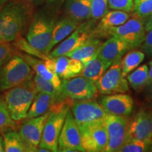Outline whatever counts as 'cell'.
<instances>
[{
	"mask_svg": "<svg viewBox=\"0 0 152 152\" xmlns=\"http://www.w3.org/2000/svg\"><path fill=\"white\" fill-rule=\"evenodd\" d=\"M102 43L103 42L98 38L91 37L80 46L66 54L65 56L80 61L83 64H85L97 56Z\"/></svg>",
	"mask_w": 152,
	"mask_h": 152,
	"instance_id": "cell-21",
	"label": "cell"
},
{
	"mask_svg": "<svg viewBox=\"0 0 152 152\" xmlns=\"http://www.w3.org/2000/svg\"><path fill=\"white\" fill-rule=\"evenodd\" d=\"M34 84H35L37 92H42L47 93L54 96L56 101V103L61 102L63 101L61 99L60 92L53 85L46 80L42 78L37 74H35L33 77Z\"/></svg>",
	"mask_w": 152,
	"mask_h": 152,
	"instance_id": "cell-30",
	"label": "cell"
},
{
	"mask_svg": "<svg viewBox=\"0 0 152 152\" xmlns=\"http://www.w3.org/2000/svg\"><path fill=\"white\" fill-rule=\"evenodd\" d=\"M19 55L27 62V64L31 67L35 74H37L42 78L52 83L60 92L62 83L61 79L58 77L56 73L49 71L45 65V61L26 54H20Z\"/></svg>",
	"mask_w": 152,
	"mask_h": 152,
	"instance_id": "cell-22",
	"label": "cell"
},
{
	"mask_svg": "<svg viewBox=\"0 0 152 152\" xmlns=\"http://www.w3.org/2000/svg\"><path fill=\"white\" fill-rule=\"evenodd\" d=\"M109 35L118 37L132 49L142 45L146 35L143 19L134 15L124 23L109 30Z\"/></svg>",
	"mask_w": 152,
	"mask_h": 152,
	"instance_id": "cell-8",
	"label": "cell"
},
{
	"mask_svg": "<svg viewBox=\"0 0 152 152\" xmlns=\"http://www.w3.org/2000/svg\"><path fill=\"white\" fill-rule=\"evenodd\" d=\"M35 72L19 54H14L0 68V94L33 79Z\"/></svg>",
	"mask_w": 152,
	"mask_h": 152,
	"instance_id": "cell-5",
	"label": "cell"
},
{
	"mask_svg": "<svg viewBox=\"0 0 152 152\" xmlns=\"http://www.w3.org/2000/svg\"><path fill=\"white\" fill-rule=\"evenodd\" d=\"M4 151L6 152H33L37 148L28 144L20 133L16 130H8L3 133Z\"/></svg>",
	"mask_w": 152,
	"mask_h": 152,
	"instance_id": "cell-24",
	"label": "cell"
},
{
	"mask_svg": "<svg viewBox=\"0 0 152 152\" xmlns=\"http://www.w3.org/2000/svg\"><path fill=\"white\" fill-rule=\"evenodd\" d=\"M145 35L144 42L142 44L143 52L148 57H152V28L148 30Z\"/></svg>",
	"mask_w": 152,
	"mask_h": 152,
	"instance_id": "cell-37",
	"label": "cell"
},
{
	"mask_svg": "<svg viewBox=\"0 0 152 152\" xmlns=\"http://www.w3.org/2000/svg\"><path fill=\"white\" fill-rule=\"evenodd\" d=\"M37 93L33 79L6 91L4 99L13 121L16 122L26 118Z\"/></svg>",
	"mask_w": 152,
	"mask_h": 152,
	"instance_id": "cell-3",
	"label": "cell"
},
{
	"mask_svg": "<svg viewBox=\"0 0 152 152\" xmlns=\"http://www.w3.org/2000/svg\"><path fill=\"white\" fill-rule=\"evenodd\" d=\"M29 18V9L23 1H11L0 9V42L14 41L20 36Z\"/></svg>",
	"mask_w": 152,
	"mask_h": 152,
	"instance_id": "cell-2",
	"label": "cell"
},
{
	"mask_svg": "<svg viewBox=\"0 0 152 152\" xmlns=\"http://www.w3.org/2000/svg\"><path fill=\"white\" fill-rule=\"evenodd\" d=\"M80 23L73 19L64 16L58 19L52 32V39L46 49L45 54L49 55V52L54 48L58 43L68 37L73 30H75Z\"/></svg>",
	"mask_w": 152,
	"mask_h": 152,
	"instance_id": "cell-19",
	"label": "cell"
},
{
	"mask_svg": "<svg viewBox=\"0 0 152 152\" xmlns=\"http://www.w3.org/2000/svg\"><path fill=\"white\" fill-rule=\"evenodd\" d=\"M49 111L39 116L25 118L20 127V133L24 140L33 147L37 148L40 142L44 127L48 117Z\"/></svg>",
	"mask_w": 152,
	"mask_h": 152,
	"instance_id": "cell-16",
	"label": "cell"
},
{
	"mask_svg": "<svg viewBox=\"0 0 152 152\" xmlns=\"http://www.w3.org/2000/svg\"><path fill=\"white\" fill-rule=\"evenodd\" d=\"M128 118L108 114L104 118L107 132V145L104 152H117L126 137Z\"/></svg>",
	"mask_w": 152,
	"mask_h": 152,
	"instance_id": "cell-13",
	"label": "cell"
},
{
	"mask_svg": "<svg viewBox=\"0 0 152 152\" xmlns=\"http://www.w3.org/2000/svg\"><path fill=\"white\" fill-rule=\"evenodd\" d=\"M130 49L128 44L118 37L111 36L101 45L97 56L112 64L121 61L123 55Z\"/></svg>",
	"mask_w": 152,
	"mask_h": 152,
	"instance_id": "cell-17",
	"label": "cell"
},
{
	"mask_svg": "<svg viewBox=\"0 0 152 152\" xmlns=\"http://www.w3.org/2000/svg\"><path fill=\"white\" fill-rule=\"evenodd\" d=\"M71 111L79 129L102 124L107 115L100 104L93 99L73 101Z\"/></svg>",
	"mask_w": 152,
	"mask_h": 152,
	"instance_id": "cell-6",
	"label": "cell"
},
{
	"mask_svg": "<svg viewBox=\"0 0 152 152\" xmlns=\"http://www.w3.org/2000/svg\"><path fill=\"white\" fill-rule=\"evenodd\" d=\"M98 90L96 83L83 75L63 80L60 90L61 100H86L96 96Z\"/></svg>",
	"mask_w": 152,
	"mask_h": 152,
	"instance_id": "cell-7",
	"label": "cell"
},
{
	"mask_svg": "<svg viewBox=\"0 0 152 152\" xmlns=\"http://www.w3.org/2000/svg\"><path fill=\"white\" fill-rule=\"evenodd\" d=\"M99 103L106 113L128 118L134 109V101L129 94L117 93L106 94L99 99Z\"/></svg>",
	"mask_w": 152,
	"mask_h": 152,
	"instance_id": "cell-15",
	"label": "cell"
},
{
	"mask_svg": "<svg viewBox=\"0 0 152 152\" xmlns=\"http://www.w3.org/2000/svg\"><path fill=\"white\" fill-rule=\"evenodd\" d=\"M16 126L15 121L11 118L6 104L0 107V129L6 128H14Z\"/></svg>",
	"mask_w": 152,
	"mask_h": 152,
	"instance_id": "cell-36",
	"label": "cell"
},
{
	"mask_svg": "<svg viewBox=\"0 0 152 152\" xmlns=\"http://www.w3.org/2000/svg\"><path fill=\"white\" fill-rule=\"evenodd\" d=\"M14 54V48L9 42H0V68Z\"/></svg>",
	"mask_w": 152,
	"mask_h": 152,
	"instance_id": "cell-35",
	"label": "cell"
},
{
	"mask_svg": "<svg viewBox=\"0 0 152 152\" xmlns=\"http://www.w3.org/2000/svg\"><path fill=\"white\" fill-rule=\"evenodd\" d=\"M4 105H5V102L4 99V96L0 95V107Z\"/></svg>",
	"mask_w": 152,
	"mask_h": 152,
	"instance_id": "cell-43",
	"label": "cell"
},
{
	"mask_svg": "<svg viewBox=\"0 0 152 152\" xmlns=\"http://www.w3.org/2000/svg\"><path fill=\"white\" fill-rule=\"evenodd\" d=\"M10 1H11V0H0V8H1V7H2L4 5L6 4Z\"/></svg>",
	"mask_w": 152,
	"mask_h": 152,
	"instance_id": "cell-41",
	"label": "cell"
},
{
	"mask_svg": "<svg viewBox=\"0 0 152 152\" xmlns=\"http://www.w3.org/2000/svg\"><path fill=\"white\" fill-rule=\"evenodd\" d=\"M68 104H70V100L58 102L54 104L49 109V115L38 147L45 148L53 152L58 151V138L66 113L69 110Z\"/></svg>",
	"mask_w": 152,
	"mask_h": 152,
	"instance_id": "cell-4",
	"label": "cell"
},
{
	"mask_svg": "<svg viewBox=\"0 0 152 152\" xmlns=\"http://www.w3.org/2000/svg\"><path fill=\"white\" fill-rule=\"evenodd\" d=\"M152 28V14L151 16L148 17L146 20L145 23H144V28H145L146 32L148 31L149 29Z\"/></svg>",
	"mask_w": 152,
	"mask_h": 152,
	"instance_id": "cell-39",
	"label": "cell"
},
{
	"mask_svg": "<svg viewBox=\"0 0 152 152\" xmlns=\"http://www.w3.org/2000/svg\"><path fill=\"white\" fill-rule=\"evenodd\" d=\"M121 70V61L113 63L96 82L98 92L105 95L126 93L129 84Z\"/></svg>",
	"mask_w": 152,
	"mask_h": 152,
	"instance_id": "cell-9",
	"label": "cell"
},
{
	"mask_svg": "<svg viewBox=\"0 0 152 152\" xmlns=\"http://www.w3.org/2000/svg\"><path fill=\"white\" fill-rule=\"evenodd\" d=\"M61 3V0H52L46 4L35 13L28 28L26 39L30 45L45 54L58 20Z\"/></svg>",
	"mask_w": 152,
	"mask_h": 152,
	"instance_id": "cell-1",
	"label": "cell"
},
{
	"mask_svg": "<svg viewBox=\"0 0 152 152\" xmlns=\"http://www.w3.org/2000/svg\"><path fill=\"white\" fill-rule=\"evenodd\" d=\"M152 151V140H125L118 152Z\"/></svg>",
	"mask_w": 152,
	"mask_h": 152,
	"instance_id": "cell-29",
	"label": "cell"
},
{
	"mask_svg": "<svg viewBox=\"0 0 152 152\" xmlns=\"http://www.w3.org/2000/svg\"><path fill=\"white\" fill-rule=\"evenodd\" d=\"M54 61V71L62 80H68L81 75L84 64L80 61L65 55L52 57Z\"/></svg>",
	"mask_w": 152,
	"mask_h": 152,
	"instance_id": "cell-18",
	"label": "cell"
},
{
	"mask_svg": "<svg viewBox=\"0 0 152 152\" xmlns=\"http://www.w3.org/2000/svg\"><path fill=\"white\" fill-rule=\"evenodd\" d=\"M79 130L81 135V145L85 151H105L108 137L104 123Z\"/></svg>",
	"mask_w": 152,
	"mask_h": 152,
	"instance_id": "cell-14",
	"label": "cell"
},
{
	"mask_svg": "<svg viewBox=\"0 0 152 152\" xmlns=\"http://www.w3.org/2000/svg\"><path fill=\"white\" fill-rule=\"evenodd\" d=\"M94 20L90 19L81 23L75 30L57 45L55 48L49 52L50 57H57L66 55L76 47L85 42L87 39L93 37L92 26Z\"/></svg>",
	"mask_w": 152,
	"mask_h": 152,
	"instance_id": "cell-10",
	"label": "cell"
},
{
	"mask_svg": "<svg viewBox=\"0 0 152 152\" xmlns=\"http://www.w3.org/2000/svg\"><path fill=\"white\" fill-rule=\"evenodd\" d=\"M4 151V144L3 137L0 136V152Z\"/></svg>",
	"mask_w": 152,
	"mask_h": 152,
	"instance_id": "cell-40",
	"label": "cell"
},
{
	"mask_svg": "<svg viewBox=\"0 0 152 152\" xmlns=\"http://www.w3.org/2000/svg\"><path fill=\"white\" fill-rule=\"evenodd\" d=\"M111 65V63L101 59L96 56L84 64L81 75L96 83Z\"/></svg>",
	"mask_w": 152,
	"mask_h": 152,
	"instance_id": "cell-26",
	"label": "cell"
},
{
	"mask_svg": "<svg viewBox=\"0 0 152 152\" xmlns=\"http://www.w3.org/2000/svg\"><path fill=\"white\" fill-rule=\"evenodd\" d=\"M108 9V0H90V19L94 21L100 20L109 11Z\"/></svg>",
	"mask_w": 152,
	"mask_h": 152,
	"instance_id": "cell-33",
	"label": "cell"
},
{
	"mask_svg": "<svg viewBox=\"0 0 152 152\" xmlns=\"http://www.w3.org/2000/svg\"><path fill=\"white\" fill-rule=\"evenodd\" d=\"M132 10L135 16L147 18L152 14V0H134Z\"/></svg>",
	"mask_w": 152,
	"mask_h": 152,
	"instance_id": "cell-32",
	"label": "cell"
},
{
	"mask_svg": "<svg viewBox=\"0 0 152 152\" xmlns=\"http://www.w3.org/2000/svg\"><path fill=\"white\" fill-rule=\"evenodd\" d=\"M26 1H30V2H33V3L37 4V3L42 2V1H47V0H26Z\"/></svg>",
	"mask_w": 152,
	"mask_h": 152,
	"instance_id": "cell-42",
	"label": "cell"
},
{
	"mask_svg": "<svg viewBox=\"0 0 152 152\" xmlns=\"http://www.w3.org/2000/svg\"><path fill=\"white\" fill-rule=\"evenodd\" d=\"M149 65V73H148V75H149V78H148L147 85H149L152 89V59L150 61Z\"/></svg>",
	"mask_w": 152,
	"mask_h": 152,
	"instance_id": "cell-38",
	"label": "cell"
},
{
	"mask_svg": "<svg viewBox=\"0 0 152 152\" xmlns=\"http://www.w3.org/2000/svg\"><path fill=\"white\" fill-rule=\"evenodd\" d=\"M125 140H152V111L141 109L128 120Z\"/></svg>",
	"mask_w": 152,
	"mask_h": 152,
	"instance_id": "cell-12",
	"label": "cell"
},
{
	"mask_svg": "<svg viewBox=\"0 0 152 152\" xmlns=\"http://www.w3.org/2000/svg\"><path fill=\"white\" fill-rule=\"evenodd\" d=\"M109 8L130 13L133 9L132 0H108Z\"/></svg>",
	"mask_w": 152,
	"mask_h": 152,
	"instance_id": "cell-34",
	"label": "cell"
},
{
	"mask_svg": "<svg viewBox=\"0 0 152 152\" xmlns=\"http://www.w3.org/2000/svg\"><path fill=\"white\" fill-rule=\"evenodd\" d=\"M56 103L54 96L47 93L37 92L28 111L26 118H31L43 115Z\"/></svg>",
	"mask_w": 152,
	"mask_h": 152,
	"instance_id": "cell-25",
	"label": "cell"
},
{
	"mask_svg": "<svg viewBox=\"0 0 152 152\" xmlns=\"http://www.w3.org/2000/svg\"><path fill=\"white\" fill-rule=\"evenodd\" d=\"M130 18V14L125 11L120 10L108 11L106 14L100 19L97 27L93 30V37L97 35L106 34L109 35V30L112 28L121 26L127 21Z\"/></svg>",
	"mask_w": 152,
	"mask_h": 152,
	"instance_id": "cell-20",
	"label": "cell"
},
{
	"mask_svg": "<svg viewBox=\"0 0 152 152\" xmlns=\"http://www.w3.org/2000/svg\"><path fill=\"white\" fill-rule=\"evenodd\" d=\"M145 54L139 50H133L128 52L121 61V67L123 75L126 77L130 72L138 67L143 61Z\"/></svg>",
	"mask_w": 152,
	"mask_h": 152,
	"instance_id": "cell-28",
	"label": "cell"
},
{
	"mask_svg": "<svg viewBox=\"0 0 152 152\" xmlns=\"http://www.w3.org/2000/svg\"><path fill=\"white\" fill-rule=\"evenodd\" d=\"M64 14L79 23L91 18L90 0H66Z\"/></svg>",
	"mask_w": 152,
	"mask_h": 152,
	"instance_id": "cell-23",
	"label": "cell"
},
{
	"mask_svg": "<svg viewBox=\"0 0 152 152\" xmlns=\"http://www.w3.org/2000/svg\"><path fill=\"white\" fill-rule=\"evenodd\" d=\"M14 45L17 49H18L19 50H20L21 52L26 53V54L30 55V56H33L36 58H39L43 61H45L49 58V55L45 54V53H43L41 51H39V49H36L35 47H34L33 45H30L28 42L27 39H24L19 36L18 37H17L14 40Z\"/></svg>",
	"mask_w": 152,
	"mask_h": 152,
	"instance_id": "cell-31",
	"label": "cell"
},
{
	"mask_svg": "<svg viewBox=\"0 0 152 152\" xmlns=\"http://www.w3.org/2000/svg\"><path fill=\"white\" fill-rule=\"evenodd\" d=\"M148 73L149 67L147 65L139 66L126 76L128 84L135 91L142 90L147 85Z\"/></svg>",
	"mask_w": 152,
	"mask_h": 152,
	"instance_id": "cell-27",
	"label": "cell"
},
{
	"mask_svg": "<svg viewBox=\"0 0 152 152\" xmlns=\"http://www.w3.org/2000/svg\"><path fill=\"white\" fill-rule=\"evenodd\" d=\"M58 151L85 152L81 145V135L71 110H68L58 138Z\"/></svg>",
	"mask_w": 152,
	"mask_h": 152,
	"instance_id": "cell-11",
	"label": "cell"
}]
</instances>
